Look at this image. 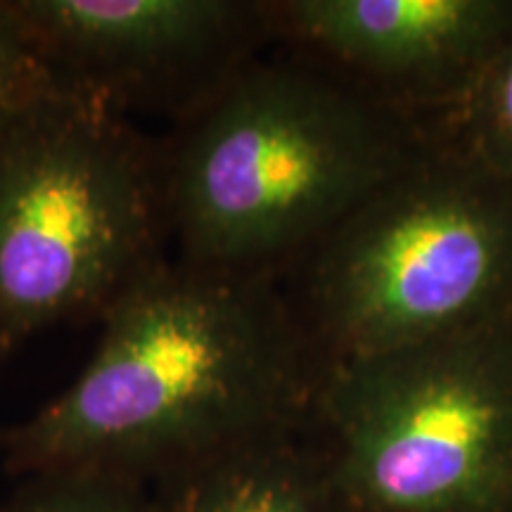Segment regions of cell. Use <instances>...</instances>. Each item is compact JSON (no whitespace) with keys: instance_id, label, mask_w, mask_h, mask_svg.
<instances>
[{"instance_id":"cell-11","label":"cell","mask_w":512,"mask_h":512,"mask_svg":"<svg viewBox=\"0 0 512 512\" xmlns=\"http://www.w3.org/2000/svg\"><path fill=\"white\" fill-rule=\"evenodd\" d=\"M57 91L12 0H0V121Z\"/></svg>"},{"instance_id":"cell-3","label":"cell","mask_w":512,"mask_h":512,"mask_svg":"<svg viewBox=\"0 0 512 512\" xmlns=\"http://www.w3.org/2000/svg\"><path fill=\"white\" fill-rule=\"evenodd\" d=\"M328 370L512 316V181L434 143L280 275Z\"/></svg>"},{"instance_id":"cell-1","label":"cell","mask_w":512,"mask_h":512,"mask_svg":"<svg viewBox=\"0 0 512 512\" xmlns=\"http://www.w3.org/2000/svg\"><path fill=\"white\" fill-rule=\"evenodd\" d=\"M86 368L0 427L17 479L102 472L155 486L275 434L306 432L320 370L273 275L166 259L102 316Z\"/></svg>"},{"instance_id":"cell-4","label":"cell","mask_w":512,"mask_h":512,"mask_svg":"<svg viewBox=\"0 0 512 512\" xmlns=\"http://www.w3.org/2000/svg\"><path fill=\"white\" fill-rule=\"evenodd\" d=\"M171 256L162 138L67 91L0 121V358Z\"/></svg>"},{"instance_id":"cell-5","label":"cell","mask_w":512,"mask_h":512,"mask_svg":"<svg viewBox=\"0 0 512 512\" xmlns=\"http://www.w3.org/2000/svg\"><path fill=\"white\" fill-rule=\"evenodd\" d=\"M306 437L337 512H512V316L328 370Z\"/></svg>"},{"instance_id":"cell-8","label":"cell","mask_w":512,"mask_h":512,"mask_svg":"<svg viewBox=\"0 0 512 512\" xmlns=\"http://www.w3.org/2000/svg\"><path fill=\"white\" fill-rule=\"evenodd\" d=\"M150 491L159 512H337L306 432L252 441Z\"/></svg>"},{"instance_id":"cell-6","label":"cell","mask_w":512,"mask_h":512,"mask_svg":"<svg viewBox=\"0 0 512 512\" xmlns=\"http://www.w3.org/2000/svg\"><path fill=\"white\" fill-rule=\"evenodd\" d=\"M60 91L176 124L275 48L268 0H12Z\"/></svg>"},{"instance_id":"cell-9","label":"cell","mask_w":512,"mask_h":512,"mask_svg":"<svg viewBox=\"0 0 512 512\" xmlns=\"http://www.w3.org/2000/svg\"><path fill=\"white\" fill-rule=\"evenodd\" d=\"M430 131L439 145L512 181V41Z\"/></svg>"},{"instance_id":"cell-2","label":"cell","mask_w":512,"mask_h":512,"mask_svg":"<svg viewBox=\"0 0 512 512\" xmlns=\"http://www.w3.org/2000/svg\"><path fill=\"white\" fill-rule=\"evenodd\" d=\"M434 143L422 121L271 48L162 138L171 254L280 278Z\"/></svg>"},{"instance_id":"cell-7","label":"cell","mask_w":512,"mask_h":512,"mask_svg":"<svg viewBox=\"0 0 512 512\" xmlns=\"http://www.w3.org/2000/svg\"><path fill=\"white\" fill-rule=\"evenodd\" d=\"M275 48L430 128L512 41V0H268Z\"/></svg>"},{"instance_id":"cell-10","label":"cell","mask_w":512,"mask_h":512,"mask_svg":"<svg viewBox=\"0 0 512 512\" xmlns=\"http://www.w3.org/2000/svg\"><path fill=\"white\" fill-rule=\"evenodd\" d=\"M0 512H159L150 486L102 472H38L0 501Z\"/></svg>"}]
</instances>
